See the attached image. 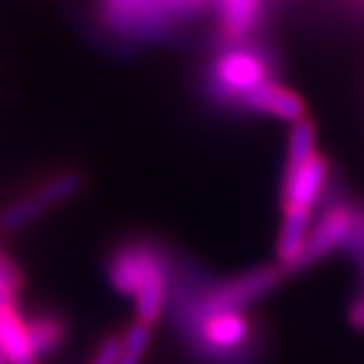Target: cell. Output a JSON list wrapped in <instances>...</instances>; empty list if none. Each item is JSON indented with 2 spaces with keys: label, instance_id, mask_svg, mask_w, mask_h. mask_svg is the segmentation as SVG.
I'll list each match as a JSON object with an SVG mask.
<instances>
[{
  "label": "cell",
  "instance_id": "277c9868",
  "mask_svg": "<svg viewBox=\"0 0 364 364\" xmlns=\"http://www.w3.org/2000/svg\"><path fill=\"white\" fill-rule=\"evenodd\" d=\"M268 80V64L250 48H228L211 64V86L224 99L244 101Z\"/></svg>",
  "mask_w": 364,
  "mask_h": 364
},
{
  "label": "cell",
  "instance_id": "e0dca14e",
  "mask_svg": "<svg viewBox=\"0 0 364 364\" xmlns=\"http://www.w3.org/2000/svg\"><path fill=\"white\" fill-rule=\"evenodd\" d=\"M0 364H7V358H5L3 349H0Z\"/></svg>",
  "mask_w": 364,
  "mask_h": 364
},
{
  "label": "cell",
  "instance_id": "5b68a950",
  "mask_svg": "<svg viewBox=\"0 0 364 364\" xmlns=\"http://www.w3.org/2000/svg\"><path fill=\"white\" fill-rule=\"evenodd\" d=\"M281 270L274 266H262L248 270L235 279H228L209 292H204L193 305L204 309H244L252 301L272 292L281 281Z\"/></svg>",
  "mask_w": 364,
  "mask_h": 364
},
{
  "label": "cell",
  "instance_id": "3957f363",
  "mask_svg": "<svg viewBox=\"0 0 364 364\" xmlns=\"http://www.w3.org/2000/svg\"><path fill=\"white\" fill-rule=\"evenodd\" d=\"M185 325L193 338V347L204 358H232L250 336V321L242 309H204L189 305Z\"/></svg>",
  "mask_w": 364,
  "mask_h": 364
},
{
  "label": "cell",
  "instance_id": "4fadbf2b",
  "mask_svg": "<svg viewBox=\"0 0 364 364\" xmlns=\"http://www.w3.org/2000/svg\"><path fill=\"white\" fill-rule=\"evenodd\" d=\"M347 248L353 252V257L360 262V268H362V274H364V211L355 209V226H353V235H351Z\"/></svg>",
  "mask_w": 364,
  "mask_h": 364
},
{
  "label": "cell",
  "instance_id": "9c48e42d",
  "mask_svg": "<svg viewBox=\"0 0 364 364\" xmlns=\"http://www.w3.org/2000/svg\"><path fill=\"white\" fill-rule=\"evenodd\" d=\"M0 349L9 364H36V355L27 341V329H24L16 307L0 309Z\"/></svg>",
  "mask_w": 364,
  "mask_h": 364
},
{
  "label": "cell",
  "instance_id": "9a60e30c",
  "mask_svg": "<svg viewBox=\"0 0 364 364\" xmlns=\"http://www.w3.org/2000/svg\"><path fill=\"white\" fill-rule=\"evenodd\" d=\"M0 283H3L7 290H11L14 294H18L22 288V277H20L18 268L3 255H0Z\"/></svg>",
  "mask_w": 364,
  "mask_h": 364
},
{
  "label": "cell",
  "instance_id": "5bb4252c",
  "mask_svg": "<svg viewBox=\"0 0 364 364\" xmlns=\"http://www.w3.org/2000/svg\"><path fill=\"white\" fill-rule=\"evenodd\" d=\"M119 353H121V338L110 336V338H106V341L99 345V351L95 353L90 364H117L119 362Z\"/></svg>",
  "mask_w": 364,
  "mask_h": 364
},
{
  "label": "cell",
  "instance_id": "6da1fadb",
  "mask_svg": "<svg viewBox=\"0 0 364 364\" xmlns=\"http://www.w3.org/2000/svg\"><path fill=\"white\" fill-rule=\"evenodd\" d=\"M108 279L121 294L134 296L139 323L159 321L167 301V264L161 248L132 242L117 248L108 264Z\"/></svg>",
  "mask_w": 364,
  "mask_h": 364
},
{
  "label": "cell",
  "instance_id": "2e32d148",
  "mask_svg": "<svg viewBox=\"0 0 364 364\" xmlns=\"http://www.w3.org/2000/svg\"><path fill=\"white\" fill-rule=\"evenodd\" d=\"M349 323L355 329H364V294L358 296L349 307Z\"/></svg>",
  "mask_w": 364,
  "mask_h": 364
},
{
  "label": "cell",
  "instance_id": "52a82bcc",
  "mask_svg": "<svg viewBox=\"0 0 364 364\" xmlns=\"http://www.w3.org/2000/svg\"><path fill=\"white\" fill-rule=\"evenodd\" d=\"M327 182V161L318 151L301 165L283 171V211L311 213Z\"/></svg>",
  "mask_w": 364,
  "mask_h": 364
},
{
  "label": "cell",
  "instance_id": "30bf717a",
  "mask_svg": "<svg viewBox=\"0 0 364 364\" xmlns=\"http://www.w3.org/2000/svg\"><path fill=\"white\" fill-rule=\"evenodd\" d=\"M262 0H226L220 5V24L228 40L244 38L259 16Z\"/></svg>",
  "mask_w": 364,
  "mask_h": 364
},
{
  "label": "cell",
  "instance_id": "7c38bea8",
  "mask_svg": "<svg viewBox=\"0 0 364 364\" xmlns=\"http://www.w3.org/2000/svg\"><path fill=\"white\" fill-rule=\"evenodd\" d=\"M147 345H149V325L136 321L125 331V338L121 341V353L117 364H141Z\"/></svg>",
  "mask_w": 364,
  "mask_h": 364
},
{
  "label": "cell",
  "instance_id": "ba28073f",
  "mask_svg": "<svg viewBox=\"0 0 364 364\" xmlns=\"http://www.w3.org/2000/svg\"><path fill=\"white\" fill-rule=\"evenodd\" d=\"M242 103L255 112H262V114H268L281 121H290V123L303 119L305 114L303 99L296 92L279 86L272 80L257 86Z\"/></svg>",
  "mask_w": 364,
  "mask_h": 364
},
{
  "label": "cell",
  "instance_id": "8992f818",
  "mask_svg": "<svg viewBox=\"0 0 364 364\" xmlns=\"http://www.w3.org/2000/svg\"><path fill=\"white\" fill-rule=\"evenodd\" d=\"M353 226H355V209H349V206L343 204L327 209L323 218L309 228L303 255L296 262L294 270L316 264L321 257H327L329 252L347 246L353 235Z\"/></svg>",
  "mask_w": 364,
  "mask_h": 364
},
{
  "label": "cell",
  "instance_id": "8fae6325",
  "mask_svg": "<svg viewBox=\"0 0 364 364\" xmlns=\"http://www.w3.org/2000/svg\"><path fill=\"white\" fill-rule=\"evenodd\" d=\"M24 329H27V341L33 355L50 353L55 347L62 345L66 333L62 321L55 316H38L29 323H24Z\"/></svg>",
  "mask_w": 364,
  "mask_h": 364
},
{
  "label": "cell",
  "instance_id": "7a4b0ae2",
  "mask_svg": "<svg viewBox=\"0 0 364 364\" xmlns=\"http://www.w3.org/2000/svg\"><path fill=\"white\" fill-rule=\"evenodd\" d=\"M99 14L119 36L154 40L196 18L206 0H97Z\"/></svg>",
  "mask_w": 364,
  "mask_h": 364
}]
</instances>
